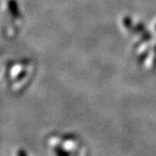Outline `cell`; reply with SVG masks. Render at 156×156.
<instances>
[{
  "instance_id": "cell-2",
  "label": "cell",
  "mask_w": 156,
  "mask_h": 156,
  "mask_svg": "<svg viewBox=\"0 0 156 156\" xmlns=\"http://www.w3.org/2000/svg\"><path fill=\"white\" fill-rule=\"evenodd\" d=\"M18 154H19V156H27V155H26V153H25L23 151H21Z\"/></svg>"
},
{
  "instance_id": "cell-1",
  "label": "cell",
  "mask_w": 156,
  "mask_h": 156,
  "mask_svg": "<svg viewBox=\"0 0 156 156\" xmlns=\"http://www.w3.org/2000/svg\"><path fill=\"white\" fill-rule=\"evenodd\" d=\"M8 9L9 12H10L14 18H20L21 17V12L18 7V4L16 0H9L8 1Z\"/></svg>"
}]
</instances>
